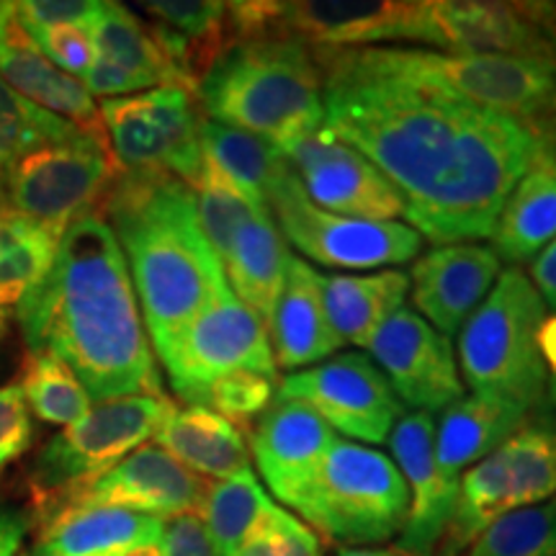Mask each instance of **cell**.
Masks as SVG:
<instances>
[{"mask_svg": "<svg viewBox=\"0 0 556 556\" xmlns=\"http://www.w3.org/2000/svg\"><path fill=\"white\" fill-rule=\"evenodd\" d=\"M325 127L397 189L420 238L454 245L490 238L507 197L546 150L523 122L413 86L351 50H315Z\"/></svg>", "mask_w": 556, "mask_h": 556, "instance_id": "6da1fadb", "label": "cell"}, {"mask_svg": "<svg viewBox=\"0 0 556 556\" xmlns=\"http://www.w3.org/2000/svg\"><path fill=\"white\" fill-rule=\"evenodd\" d=\"M16 309L29 351L65 361L90 400L165 394L127 261L99 212L65 229L47 276Z\"/></svg>", "mask_w": 556, "mask_h": 556, "instance_id": "7a4b0ae2", "label": "cell"}, {"mask_svg": "<svg viewBox=\"0 0 556 556\" xmlns=\"http://www.w3.org/2000/svg\"><path fill=\"white\" fill-rule=\"evenodd\" d=\"M99 214L127 261L139 312L160 353L229 289L197 217L193 191L168 173H119Z\"/></svg>", "mask_w": 556, "mask_h": 556, "instance_id": "3957f363", "label": "cell"}, {"mask_svg": "<svg viewBox=\"0 0 556 556\" xmlns=\"http://www.w3.org/2000/svg\"><path fill=\"white\" fill-rule=\"evenodd\" d=\"M197 101L206 119L278 150L325 124L323 67L312 47L291 37L238 41L208 67Z\"/></svg>", "mask_w": 556, "mask_h": 556, "instance_id": "277c9868", "label": "cell"}, {"mask_svg": "<svg viewBox=\"0 0 556 556\" xmlns=\"http://www.w3.org/2000/svg\"><path fill=\"white\" fill-rule=\"evenodd\" d=\"M351 52L364 65L392 78L441 90L479 109L523 122L556 144V65L552 62L409 47H366Z\"/></svg>", "mask_w": 556, "mask_h": 556, "instance_id": "5b68a950", "label": "cell"}, {"mask_svg": "<svg viewBox=\"0 0 556 556\" xmlns=\"http://www.w3.org/2000/svg\"><path fill=\"white\" fill-rule=\"evenodd\" d=\"M546 304L523 270L505 268L458 332V366L471 394L531 415L546 397L548 374L539 332Z\"/></svg>", "mask_w": 556, "mask_h": 556, "instance_id": "8992f818", "label": "cell"}, {"mask_svg": "<svg viewBox=\"0 0 556 556\" xmlns=\"http://www.w3.org/2000/svg\"><path fill=\"white\" fill-rule=\"evenodd\" d=\"M294 510L325 539L361 548L400 536L409 492L387 454L336 438Z\"/></svg>", "mask_w": 556, "mask_h": 556, "instance_id": "52a82bcc", "label": "cell"}, {"mask_svg": "<svg viewBox=\"0 0 556 556\" xmlns=\"http://www.w3.org/2000/svg\"><path fill=\"white\" fill-rule=\"evenodd\" d=\"M176 405L165 394H135L90 405L78 422L50 438L31 467V492L39 520L67 495L106 475L131 451L155 438Z\"/></svg>", "mask_w": 556, "mask_h": 556, "instance_id": "ba28073f", "label": "cell"}, {"mask_svg": "<svg viewBox=\"0 0 556 556\" xmlns=\"http://www.w3.org/2000/svg\"><path fill=\"white\" fill-rule=\"evenodd\" d=\"M122 168L93 139L47 144L18 157L0 178V212L34 222L62 238L75 219L99 212Z\"/></svg>", "mask_w": 556, "mask_h": 556, "instance_id": "9c48e42d", "label": "cell"}, {"mask_svg": "<svg viewBox=\"0 0 556 556\" xmlns=\"http://www.w3.org/2000/svg\"><path fill=\"white\" fill-rule=\"evenodd\" d=\"M109 148L124 173H168L197 184L204 170L201 152V106L197 93L163 86L144 93L106 99L101 103Z\"/></svg>", "mask_w": 556, "mask_h": 556, "instance_id": "30bf717a", "label": "cell"}, {"mask_svg": "<svg viewBox=\"0 0 556 556\" xmlns=\"http://www.w3.org/2000/svg\"><path fill=\"white\" fill-rule=\"evenodd\" d=\"M268 212L283 240L330 268H381L413 261L422 238L407 222L340 217L312 204L294 173H287L268 199Z\"/></svg>", "mask_w": 556, "mask_h": 556, "instance_id": "8fae6325", "label": "cell"}, {"mask_svg": "<svg viewBox=\"0 0 556 556\" xmlns=\"http://www.w3.org/2000/svg\"><path fill=\"white\" fill-rule=\"evenodd\" d=\"M157 356L173 389L191 405H204L206 389L227 374L255 371L276 379L278 368L266 325L232 289L201 309Z\"/></svg>", "mask_w": 556, "mask_h": 556, "instance_id": "7c38bea8", "label": "cell"}, {"mask_svg": "<svg viewBox=\"0 0 556 556\" xmlns=\"http://www.w3.org/2000/svg\"><path fill=\"white\" fill-rule=\"evenodd\" d=\"M268 37H291L312 50H366L381 41L441 47L433 0H294L274 3Z\"/></svg>", "mask_w": 556, "mask_h": 556, "instance_id": "4fadbf2b", "label": "cell"}, {"mask_svg": "<svg viewBox=\"0 0 556 556\" xmlns=\"http://www.w3.org/2000/svg\"><path fill=\"white\" fill-rule=\"evenodd\" d=\"M276 397L315 409L332 430L364 443H384L400 420L402 405L366 353H340L323 364L281 379Z\"/></svg>", "mask_w": 556, "mask_h": 556, "instance_id": "5bb4252c", "label": "cell"}, {"mask_svg": "<svg viewBox=\"0 0 556 556\" xmlns=\"http://www.w3.org/2000/svg\"><path fill=\"white\" fill-rule=\"evenodd\" d=\"M289 170L312 204L340 217L394 222L405 217V204L374 163L338 135L319 127L278 148Z\"/></svg>", "mask_w": 556, "mask_h": 556, "instance_id": "9a60e30c", "label": "cell"}, {"mask_svg": "<svg viewBox=\"0 0 556 556\" xmlns=\"http://www.w3.org/2000/svg\"><path fill=\"white\" fill-rule=\"evenodd\" d=\"M400 405L438 413L464 397V381L451 338L415 309L400 307L366 348Z\"/></svg>", "mask_w": 556, "mask_h": 556, "instance_id": "2e32d148", "label": "cell"}, {"mask_svg": "<svg viewBox=\"0 0 556 556\" xmlns=\"http://www.w3.org/2000/svg\"><path fill=\"white\" fill-rule=\"evenodd\" d=\"M441 50L510 54L556 65V3L433 0Z\"/></svg>", "mask_w": 556, "mask_h": 556, "instance_id": "e0dca14e", "label": "cell"}, {"mask_svg": "<svg viewBox=\"0 0 556 556\" xmlns=\"http://www.w3.org/2000/svg\"><path fill=\"white\" fill-rule=\"evenodd\" d=\"M208 482L165 454L160 446H139L116 467L75 490L50 516L70 505H106L170 520L197 513L204 505ZM47 516V518H50ZM45 518V520H47Z\"/></svg>", "mask_w": 556, "mask_h": 556, "instance_id": "ac0fdd59", "label": "cell"}, {"mask_svg": "<svg viewBox=\"0 0 556 556\" xmlns=\"http://www.w3.org/2000/svg\"><path fill=\"white\" fill-rule=\"evenodd\" d=\"M394 464L409 492L407 523L397 539L405 556H435L454 510L458 486L443 479L435 462V420L430 413H405L389 433Z\"/></svg>", "mask_w": 556, "mask_h": 556, "instance_id": "d6986e66", "label": "cell"}, {"mask_svg": "<svg viewBox=\"0 0 556 556\" xmlns=\"http://www.w3.org/2000/svg\"><path fill=\"white\" fill-rule=\"evenodd\" d=\"M336 438V430L304 402L276 397L250 430V448L268 490L294 507Z\"/></svg>", "mask_w": 556, "mask_h": 556, "instance_id": "ffe728a7", "label": "cell"}, {"mask_svg": "<svg viewBox=\"0 0 556 556\" xmlns=\"http://www.w3.org/2000/svg\"><path fill=\"white\" fill-rule=\"evenodd\" d=\"M503 274L495 250L475 242L438 245L409 270L415 312L443 336L462 332Z\"/></svg>", "mask_w": 556, "mask_h": 556, "instance_id": "44dd1931", "label": "cell"}, {"mask_svg": "<svg viewBox=\"0 0 556 556\" xmlns=\"http://www.w3.org/2000/svg\"><path fill=\"white\" fill-rule=\"evenodd\" d=\"M165 520L106 505H70L41 520L29 556H119L160 544Z\"/></svg>", "mask_w": 556, "mask_h": 556, "instance_id": "7402d4cb", "label": "cell"}, {"mask_svg": "<svg viewBox=\"0 0 556 556\" xmlns=\"http://www.w3.org/2000/svg\"><path fill=\"white\" fill-rule=\"evenodd\" d=\"M270 351L276 366L309 368L328 361L340 348V340L330 328L323 302L319 274L307 261L291 255L287 283L268 325Z\"/></svg>", "mask_w": 556, "mask_h": 556, "instance_id": "603a6c76", "label": "cell"}, {"mask_svg": "<svg viewBox=\"0 0 556 556\" xmlns=\"http://www.w3.org/2000/svg\"><path fill=\"white\" fill-rule=\"evenodd\" d=\"M289 261V245L270 212L255 208L232 242L225 276L232 294L266 325V330L287 283Z\"/></svg>", "mask_w": 556, "mask_h": 556, "instance_id": "cb8c5ba5", "label": "cell"}, {"mask_svg": "<svg viewBox=\"0 0 556 556\" xmlns=\"http://www.w3.org/2000/svg\"><path fill=\"white\" fill-rule=\"evenodd\" d=\"M0 78L39 109L60 116L88 139L109 148L101 109L78 78L62 73L34 45H0Z\"/></svg>", "mask_w": 556, "mask_h": 556, "instance_id": "d4e9b609", "label": "cell"}, {"mask_svg": "<svg viewBox=\"0 0 556 556\" xmlns=\"http://www.w3.org/2000/svg\"><path fill=\"white\" fill-rule=\"evenodd\" d=\"M155 443L180 467L217 482L250 469V448L242 430L204 405L173 409L157 428Z\"/></svg>", "mask_w": 556, "mask_h": 556, "instance_id": "484cf974", "label": "cell"}, {"mask_svg": "<svg viewBox=\"0 0 556 556\" xmlns=\"http://www.w3.org/2000/svg\"><path fill=\"white\" fill-rule=\"evenodd\" d=\"M323 302L330 328L340 345L368 348L381 325L405 307L409 276L405 270H377V274H319Z\"/></svg>", "mask_w": 556, "mask_h": 556, "instance_id": "4316f807", "label": "cell"}, {"mask_svg": "<svg viewBox=\"0 0 556 556\" xmlns=\"http://www.w3.org/2000/svg\"><path fill=\"white\" fill-rule=\"evenodd\" d=\"M528 420L523 409L486 397H462L443 409L435 430V462L443 479L458 486L464 471L495 454Z\"/></svg>", "mask_w": 556, "mask_h": 556, "instance_id": "83f0119b", "label": "cell"}, {"mask_svg": "<svg viewBox=\"0 0 556 556\" xmlns=\"http://www.w3.org/2000/svg\"><path fill=\"white\" fill-rule=\"evenodd\" d=\"M490 238L497 258L516 268L536 258L556 238V148L546 150L518 180Z\"/></svg>", "mask_w": 556, "mask_h": 556, "instance_id": "f1b7e54d", "label": "cell"}, {"mask_svg": "<svg viewBox=\"0 0 556 556\" xmlns=\"http://www.w3.org/2000/svg\"><path fill=\"white\" fill-rule=\"evenodd\" d=\"M513 513L510 471L503 448L484 456L458 479V495L435 556H464L495 520Z\"/></svg>", "mask_w": 556, "mask_h": 556, "instance_id": "f546056e", "label": "cell"}, {"mask_svg": "<svg viewBox=\"0 0 556 556\" xmlns=\"http://www.w3.org/2000/svg\"><path fill=\"white\" fill-rule=\"evenodd\" d=\"M201 152L222 176L232 180L255 206L268 208L270 193L289 173L287 160L266 139L201 119Z\"/></svg>", "mask_w": 556, "mask_h": 556, "instance_id": "4dcf8cb0", "label": "cell"}, {"mask_svg": "<svg viewBox=\"0 0 556 556\" xmlns=\"http://www.w3.org/2000/svg\"><path fill=\"white\" fill-rule=\"evenodd\" d=\"M90 37H93L96 58L127 70L144 90L163 86L184 88L176 67L152 31L122 3L101 5L99 18L90 26Z\"/></svg>", "mask_w": 556, "mask_h": 556, "instance_id": "1f68e13d", "label": "cell"}, {"mask_svg": "<svg viewBox=\"0 0 556 556\" xmlns=\"http://www.w3.org/2000/svg\"><path fill=\"white\" fill-rule=\"evenodd\" d=\"M278 510L253 469L208 484L199 518L217 556H235L242 544Z\"/></svg>", "mask_w": 556, "mask_h": 556, "instance_id": "d6a6232c", "label": "cell"}, {"mask_svg": "<svg viewBox=\"0 0 556 556\" xmlns=\"http://www.w3.org/2000/svg\"><path fill=\"white\" fill-rule=\"evenodd\" d=\"M50 229L0 212V312L18 307L21 299L50 270L60 245Z\"/></svg>", "mask_w": 556, "mask_h": 556, "instance_id": "836d02e7", "label": "cell"}, {"mask_svg": "<svg viewBox=\"0 0 556 556\" xmlns=\"http://www.w3.org/2000/svg\"><path fill=\"white\" fill-rule=\"evenodd\" d=\"M513 510L556 497V422L526 420L503 443Z\"/></svg>", "mask_w": 556, "mask_h": 556, "instance_id": "e575fe53", "label": "cell"}, {"mask_svg": "<svg viewBox=\"0 0 556 556\" xmlns=\"http://www.w3.org/2000/svg\"><path fill=\"white\" fill-rule=\"evenodd\" d=\"M80 137L86 135L73 124L39 109L0 78V178L18 157L47 144L75 142Z\"/></svg>", "mask_w": 556, "mask_h": 556, "instance_id": "d590c367", "label": "cell"}, {"mask_svg": "<svg viewBox=\"0 0 556 556\" xmlns=\"http://www.w3.org/2000/svg\"><path fill=\"white\" fill-rule=\"evenodd\" d=\"M26 405L47 426H73L90 409V397L80 379L54 353H31L21 381Z\"/></svg>", "mask_w": 556, "mask_h": 556, "instance_id": "8d00e7d4", "label": "cell"}, {"mask_svg": "<svg viewBox=\"0 0 556 556\" xmlns=\"http://www.w3.org/2000/svg\"><path fill=\"white\" fill-rule=\"evenodd\" d=\"M191 191L193 201H197V217L201 232H204L214 255H217L222 266H225L240 227L245 225V219L255 212V208L263 206H255L253 201H250L232 180L222 176L206 157L204 170H201L197 184L191 186Z\"/></svg>", "mask_w": 556, "mask_h": 556, "instance_id": "74e56055", "label": "cell"}, {"mask_svg": "<svg viewBox=\"0 0 556 556\" xmlns=\"http://www.w3.org/2000/svg\"><path fill=\"white\" fill-rule=\"evenodd\" d=\"M464 556H556V497L507 513Z\"/></svg>", "mask_w": 556, "mask_h": 556, "instance_id": "f35d334b", "label": "cell"}, {"mask_svg": "<svg viewBox=\"0 0 556 556\" xmlns=\"http://www.w3.org/2000/svg\"><path fill=\"white\" fill-rule=\"evenodd\" d=\"M276 400V379L255 371H232L214 381L204 394V407L227 417L235 426H248Z\"/></svg>", "mask_w": 556, "mask_h": 556, "instance_id": "ab89813d", "label": "cell"}, {"mask_svg": "<svg viewBox=\"0 0 556 556\" xmlns=\"http://www.w3.org/2000/svg\"><path fill=\"white\" fill-rule=\"evenodd\" d=\"M16 11V9H13ZM18 18V16H16ZM21 24V21H18ZM26 37L45 60H50L62 73L73 78H86L96 60V47L90 29L86 26H26L21 24Z\"/></svg>", "mask_w": 556, "mask_h": 556, "instance_id": "60d3db41", "label": "cell"}, {"mask_svg": "<svg viewBox=\"0 0 556 556\" xmlns=\"http://www.w3.org/2000/svg\"><path fill=\"white\" fill-rule=\"evenodd\" d=\"M235 556H323V544L304 520L278 507Z\"/></svg>", "mask_w": 556, "mask_h": 556, "instance_id": "b9f144b4", "label": "cell"}, {"mask_svg": "<svg viewBox=\"0 0 556 556\" xmlns=\"http://www.w3.org/2000/svg\"><path fill=\"white\" fill-rule=\"evenodd\" d=\"M31 417L18 384L0 387V475L31 446Z\"/></svg>", "mask_w": 556, "mask_h": 556, "instance_id": "7bdbcfd3", "label": "cell"}, {"mask_svg": "<svg viewBox=\"0 0 556 556\" xmlns=\"http://www.w3.org/2000/svg\"><path fill=\"white\" fill-rule=\"evenodd\" d=\"M101 0H24L13 3L26 26H86L90 29L101 13Z\"/></svg>", "mask_w": 556, "mask_h": 556, "instance_id": "ee69618b", "label": "cell"}, {"mask_svg": "<svg viewBox=\"0 0 556 556\" xmlns=\"http://www.w3.org/2000/svg\"><path fill=\"white\" fill-rule=\"evenodd\" d=\"M163 556H217L212 539L197 513H186L165 520L163 539H160Z\"/></svg>", "mask_w": 556, "mask_h": 556, "instance_id": "f6af8a7d", "label": "cell"}, {"mask_svg": "<svg viewBox=\"0 0 556 556\" xmlns=\"http://www.w3.org/2000/svg\"><path fill=\"white\" fill-rule=\"evenodd\" d=\"M31 518L21 507L3 503L0 500V556H16L24 541L26 531H29Z\"/></svg>", "mask_w": 556, "mask_h": 556, "instance_id": "bcb514c9", "label": "cell"}, {"mask_svg": "<svg viewBox=\"0 0 556 556\" xmlns=\"http://www.w3.org/2000/svg\"><path fill=\"white\" fill-rule=\"evenodd\" d=\"M531 283L541 302L556 312V238L531 263Z\"/></svg>", "mask_w": 556, "mask_h": 556, "instance_id": "7dc6e473", "label": "cell"}, {"mask_svg": "<svg viewBox=\"0 0 556 556\" xmlns=\"http://www.w3.org/2000/svg\"><path fill=\"white\" fill-rule=\"evenodd\" d=\"M539 345H541V358H544L546 364V374H552V379L548 381H556V315L546 317L544 325H541Z\"/></svg>", "mask_w": 556, "mask_h": 556, "instance_id": "c3c4849f", "label": "cell"}, {"mask_svg": "<svg viewBox=\"0 0 556 556\" xmlns=\"http://www.w3.org/2000/svg\"><path fill=\"white\" fill-rule=\"evenodd\" d=\"M338 556H405L389 548H340Z\"/></svg>", "mask_w": 556, "mask_h": 556, "instance_id": "681fc988", "label": "cell"}, {"mask_svg": "<svg viewBox=\"0 0 556 556\" xmlns=\"http://www.w3.org/2000/svg\"><path fill=\"white\" fill-rule=\"evenodd\" d=\"M13 13V3H0V45L5 39V29H9V21Z\"/></svg>", "mask_w": 556, "mask_h": 556, "instance_id": "f907efd6", "label": "cell"}, {"mask_svg": "<svg viewBox=\"0 0 556 556\" xmlns=\"http://www.w3.org/2000/svg\"><path fill=\"white\" fill-rule=\"evenodd\" d=\"M119 556H163V554H160V544H150V546L129 548V552H124Z\"/></svg>", "mask_w": 556, "mask_h": 556, "instance_id": "816d5d0a", "label": "cell"}, {"mask_svg": "<svg viewBox=\"0 0 556 556\" xmlns=\"http://www.w3.org/2000/svg\"><path fill=\"white\" fill-rule=\"evenodd\" d=\"M546 392H548V400H552V407H554V413H556V381H548Z\"/></svg>", "mask_w": 556, "mask_h": 556, "instance_id": "f5cc1de1", "label": "cell"}, {"mask_svg": "<svg viewBox=\"0 0 556 556\" xmlns=\"http://www.w3.org/2000/svg\"><path fill=\"white\" fill-rule=\"evenodd\" d=\"M3 319H5V315H3V312H0V330H3Z\"/></svg>", "mask_w": 556, "mask_h": 556, "instance_id": "db71d44e", "label": "cell"}, {"mask_svg": "<svg viewBox=\"0 0 556 556\" xmlns=\"http://www.w3.org/2000/svg\"><path fill=\"white\" fill-rule=\"evenodd\" d=\"M18 556H29V554H18Z\"/></svg>", "mask_w": 556, "mask_h": 556, "instance_id": "11a10c76", "label": "cell"}]
</instances>
